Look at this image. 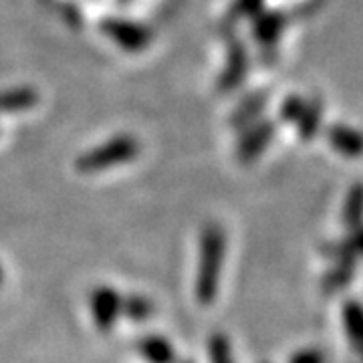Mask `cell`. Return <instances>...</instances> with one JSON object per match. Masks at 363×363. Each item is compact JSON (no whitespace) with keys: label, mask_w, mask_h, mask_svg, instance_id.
<instances>
[{"label":"cell","mask_w":363,"mask_h":363,"mask_svg":"<svg viewBox=\"0 0 363 363\" xmlns=\"http://www.w3.org/2000/svg\"><path fill=\"white\" fill-rule=\"evenodd\" d=\"M224 248H226V238L222 228H218L216 224H210L200 240V267L196 279V297L204 305H210L216 297L222 262H224Z\"/></svg>","instance_id":"cell-1"},{"label":"cell","mask_w":363,"mask_h":363,"mask_svg":"<svg viewBox=\"0 0 363 363\" xmlns=\"http://www.w3.org/2000/svg\"><path fill=\"white\" fill-rule=\"evenodd\" d=\"M140 152L135 140H131L128 135L121 138H113L111 142L104 143L95 150L87 152L85 156L77 160L79 172H101V169H109L119 164H125L128 160L135 157Z\"/></svg>","instance_id":"cell-2"},{"label":"cell","mask_w":363,"mask_h":363,"mask_svg":"<svg viewBox=\"0 0 363 363\" xmlns=\"http://www.w3.org/2000/svg\"><path fill=\"white\" fill-rule=\"evenodd\" d=\"M327 143L345 157L363 156V131H357L345 123H333L325 130Z\"/></svg>","instance_id":"cell-3"},{"label":"cell","mask_w":363,"mask_h":363,"mask_svg":"<svg viewBox=\"0 0 363 363\" xmlns=\"http://www.w3.org/2000/svg\"><path fill=\"white\" fill-rule=\"evenodd\" d=\"M104 30L117 45H121L128 51H142L150 43V33L145 28L133 23H125V21H107Z\"/></svg>","instance_id":"cell-4"},{"label":"cell","mask_w":363,"mask_h":363,"mask_svg":"<svg viewBox=\"0 0 363 363\" xmlns=\"http://www.w3.org/2000/svg\"><path fill=\"white\" fill-rule=\"evenodd\" d=\"M274 121H262V123H257L252 125L250 130L245 133L242 142H240V147H238V156L242 162H252L255 157H259L267 147L269 143L272 142L274 138Z\"/></svg>","instance_id":"cell-5"},{"label":"cell","mask_w":363,"mask_h":363,"mask_svg":"<svg viewBox=\"0 0 363 363\" xmlns=\"http://www.w3.org/2000/svg\"><path fill=\"white\" fill-rule=\"evenodd\" d=\"M91 311L99 329H109L121 311V298L113 289H97L91 297Z\"/></svg>","instance_id":"cell-6"},{"label":"cell","mask_w":363,"mask_h":363,"mask_svg":"<svg viewBox=\"0 0 363 363\" xmlns=\"http://www.w3.org/2000/svg\"><path fill=\"white\" fill-rule=\"evenodd\" d=\"M289 23V14L286 13H267L257 16L255 21V37L264 45L271 47L277 40L281 39V33L285 30Z\"/></svg>","instance_id":"cell-7"},{"label":"cell","mask_w":363,"mask_h":363,"mask_svg":"<svg viewBox=\"0 0 363 363\" xmlns=\"http://www.w3.org/2000/svg\"><path fill=\"white\" fill-rule=\"evenodd\" d=\"M248 69V57L242 43H233L230 47V59H228V67L222 75V89H234L240 85L242 77L247 75Z\"/></svg>","instance_id":"cell-8"},{"label":"cell","mask_w":363,"mask_h":363,"mask_svg":"<svg viewBox=\"0 0 363 363\" xmlns=\"http://www.w3.org/2000/svg\"><path fill=\"white\" fill-rule=\"evenodd\" d=\"M323 125V104L321 99L307 101L303 113L297 119V133L303 142H311Z\"/></svg>","instance_id":"cell-9"},{"label":"cell","mask_w":363,"mask_h":363,"mask_svg":"<svg viewBox=\"0 0 363 363\" xmlns=\"http://www.w3.org/2000/svg\"><path fill=\"white\" fill-rule=\"evenodd\" d=\"M37 104V93L28 87L6 91L0 95V111H23Z\"/></svg>","instance_id":"cell-10"},{"label":"cell","mask_w":363,"mask_h":363,"mask_svg":"<svg viewBox=\"0 0 363 363\" xmlns=\"http://www.w3.org/2000/svg\"><path fill=\"white\" fill-rule=\"evenodd\" d=\"M264 105H267V95L264 93H257V95L248 97L247 101H242L240 107L234 111L233 123L238 125V128H245L248 123H252L260 116V111H262Z\"/></svg>","instance_id":"cell-11"},{"label":"cell","mask_w":363,"mask_h":363,"mask_svg":"<svg viewBox=\"0 0 363 363\" xmlns=\"http://www.w3.org/2000/svg\"><path fill=\"white\" fill-rule=\"evenodd\" d=\"M140 350H142L143 357L152 363H172V359H174L172 345L160 337H147L140 345Z\"/></svg>","instance_id":"cell-12"},{"label":"cell","mask_w":363,"mask_h":363,"mask_svg":"<svg viewBox=\"0 0 363 363\" xmlns=\"http://www.w3.org/2000/svg\"><path fill=\"white\" fill-rule=\"evenodd\" d=\"M363 216V186L355 184L350 190V196L345 200V220L355 224Z\"/></svg>","instance_id":"cell-13"},{"label":"cell","mask_w":363,"mask_h":363,"mask_svg":"<svg viewBox=\"0 0 363 363\" xmlns=\"http://www.w3.org/2000/svg\"><path fill=\"white\" fill-rule=\"evenodd\" d=\"M307 101L301 95H289L283 105H281V119L289 121V123H297V119L303 113Z\"/></svg>","instance_id":"cell-14"},{"label":"cell","mask_w":363,"mask_h":363,"mask_svg":"<svg viewBox=\"0 0 363 363\" xmlns=\"http://www.w3.org/2000/svg\"><path fill=\"white\" fill-rule=\"evenodd\" d=\"M210 362L212 363H233L230 347L222 335H214L210 341Z\"/></svg>","instance_id":"cell-15"},{"label":"cell","mask_w":363,"mask_h":363,"mask_svg":"<svg viewBox=\"0 0 363 363\" xmlns=\"http://www.w3.org/2000/svg\"><path fill=\"white\" fill-rule=\"evenodd\" d=\"M262 0H236L233 9V18H242V16H248V14H255L260 9Z\"/></svg>","instance_id":"cell-16"},{"label":"cell","mask_w":363,"mask_h":363,"mask_svg":"<svg viewBox=\"0 0 363 363\" xmlns=\"http://www.w3.org/2000/svg\"><path fill=\"white\" fill-rule=\"evenodd\" d=\"M121 309H125L133 319H143V317L150 313V305H147L143 298H130V301L125 303V307H121Z\"/></svg>","instance_id":"cell-17"},{"label":"cell","mask_w":363,"mask_h":363,"mask_svg":"<svg viewBox=\"0 0 363 363\" xmlns=\"http://www.w3.org/2000/svg\"><path fill=\"white\" fill-rule=\"evenodd\" d=\"M293 363H323V355L321 353H313V351H307V353H298L297 357L293 359Z\"/></svg>","instance_id":"cell-18"},{"label":"cell","mask_w":363,"mask_h":363,"mask_svg":"<svg viewBox=\"0 0 363 363\" xmlns=\"http://www.w3.org/2000/svg\"><path fill=\"white\" fill-rule=\"evenodd\" d=\"M0 279H2V272H0Z\"/></svg>","instance_id":"cell-19"}]
</instances>
